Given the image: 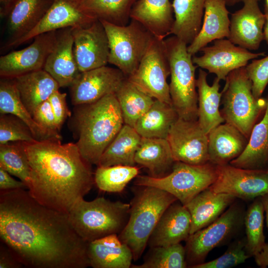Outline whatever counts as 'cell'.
Segmentation results:
<instances>
[{
    "mask_svg": "<svg viewBox=\"0 0 268 268\" xmlns=\"http://www.w3.org/2000/svg\"><path fill=\"white\" fill-rule=\"evenodd\" d=\"M0 237L27 268L90 267L88 243L76 233L68 214L40 203L25 189L0 191Z\"/></svg>",
    "mask_w": 268,
    "mask_h": 268,
    "instance_id": "cell-1",
    "label": "cell"
},
{
    "mask_svg": "<svg viewBox=\"0 0 268 268\" xmlns=\"http://www.w3.org/2000/svg\"><path fill=\"white\" fill-rule=\"evenodd\" d=\"M61 139L22 142L30 165L27 187L40 203L68 214L91 190L94 179L91 165L76 143Z\"/></svg>",
    "mask_w": 268,
    "mask_h": 268,
    "instance_id": "cell-2",
    "label": "cell"
},
{
    "mask_svg": "<svg viewBox=\"0 0 268 268\" xmlns=\"http://www.w3.org/2000/svg\"><path fill=\"white\" fill-rule=\"evenodd\" d=\"M73 125L75 143L83 157L98 165L100 158L124 125L115 93L94 102L75 106Z\"/></svg>",
    "mask_w": 268,
    "mask_h": 268,
    "instance_id": "cell-3",
    "label": "cell"
},
{
    "mask_svg": "<svg viewBox=\"0 0 268 268\" xmlns=\"http://www.w3.org/2000/svg\"><path fill=\"white\" fill-rule=\"evenodd\" d=\"M130 203V214L120 239L131 250L133 260L143 254L150 235L166 209L178 201L173 195L162 189L137 186Z\"/></svg>",
    "mask_w": 268,
    "mask_h": 268,
    "instance_id": "cell-4",
    "label": "cell"
},
{
    "mask_svg": "<svg viewBox=\"0 0 268 268\" xmlns=\"http://www.w3.org/2000/svg\"><path fill=\"white\" fill-rule=\"evenodd\" d=\"M130 203L111 201L104 197L91 201H77L68 213L76 233L89 243L105 236L119 234L129 219Z\"/></svg>",
    "mask_w": 268,
    "mask_h": 268,
    "instance_id": "cell-5",
    "label": "cell"
},
{
    "mask_svg": "<svg viewBox=\"0 0 268 268\" xmlns=\"http://www.w3.org/2000/svg\"><path fill=\"white\" fill-rule=\"evenodd\" d=\"M225 81L221 91L222 116L225 122L235 127L249 139L253 128L265 112L266 98L254 96L245 67L231 72Z\"/></svg>",
    "mask_w": 268,
    "mask_h": 268,
    "instance_id": "cell-6",
    "label": "cell"
},
{
    "mask_svg": "<svg viewBox=\"0 0 268 268\" xmlns=\"http://www.w3.org/2000/svg\"><path fill=\"white\" fill-rule=\"evenodd\" d=\"M164 43L168 59L172 105L179 118L198 120V92L196 69L188 45L175 36L167 37Z\"/></svg>",
    "mask_w": 268,
    "mask_h": 268,
    "instance_id": "cell-7",
    "label": "cell"
},
{
    "mask_svg": "<svg viewBox=\"0 0 268 268\" xmlns=\"http://www.w3.org/2000/svg\"><path fill=\"white\" fill-rule=\"evenodd\" d=\"M217 176V166L210 162L192 165L175 161L171 172L166 176L158 178L138 176L134 184L167 191L186 206L198 194L209 188Z\"/></svg>",
    "mask_w": 268,
    "mask_h": 268,
    "instance_id": "cell-8",
    "label": "cell"
},
{
    "mask_svg": "<svg viewBox=\"0 0 268 268\" xmlns=\"http://www.w3.org/2000/svg\"><path fill=\"white\" fill-rule=\"evenodd\" d=\"M100 21L108 39V63L115 66L128 77L136 70L155 38L133 19L124 26Z\"/></svg>",
    "mask_w": 268,
    "mask_h": 268,
    "instance_id": "cell-9",
    "label": "cell"
},
{
    "mask_svg": "<svg viewBox=\"0 0 268 268\" xmlns=\"http://www.w3.org/2000/svg\"><path fill=\"white\" fill-rule=\"evenodd\" d=\"M244 214L242 207L233 203L212 223L191 234L185 247L188 266L204 262L212 250L232 238L244 224Z\"/></svg>",
    "mask_w": 268,
    "mask_h": 268,
    "instance_id": "cell-10",
    "label": "cell"
},
{
    "mask_svg": "<svg viewBox=\"0 0 268 268\" xmlns=\"http://www.w3.org/2000/svg\"><path fill=\"white\" fill-rule=\"evenodd\" d=\"M170 74L164 40L154 38L136 70L127 78L154 99L172 105L167 81Z\"/></svg>",
    "mask_w": 268,
    "mask_h": 268,
    "instance_id": "cell-11",
    "label": "cell"
},
{
    "mask_svg": "<svg viewBox=\"0 0 268 268\" xmlns=\"http://www.w3.org/2000/svg\"><path fill=\"white\" fill-rule=\"evenodd\" d=\"M217 176L209 187L236 199L252 200L268 193V171L247 169L230 164L217 166Z\"/></svg>",
    "mask_w": 268,
    "mask_h": 268,
    "instance_id": "cell-12",
    "label": "cell"
},
{
    "mask_svg": "<svg viewBox=\"0 0 268 268\" xmlns=\"http://www.w3.org/2000/svg\"><path fill=\"white\" fill-rule=\"evenodd\" d=\"M167 139L175 161L192 165L209 162L208 134L198 120L179 117L172 126Z\"/></svg>",
    "mask_w": 268,
    "mask_h": 268,
    "instance_id": "cell-13",
    "label": "cell"
},
{
    "mask_svg": "<svg viewBox=\"0 0 268 268\" xmlns=\"http://www.w3.org/2000/svg\"><path fill=\"white\" fill-rule=\"evenodd\" d=\"M201 51V56H193L194 64L215 74L220 80H225L232 71L246 67L250 60L265 56L264 52L253 53L237 46L228 38L216 40Z\"/></svg>",
    "mask_w": 268,
    "mask_h": 268,
    "instance_id": "cell-14",
    "label": "cell"
},
{
    "mask_svg": "<svg viewBox=\"0 0 268 268\" xmlns=\"http://www.w3.org/2000/svg\"><path fill=\"white\" fill-rule=\"evenodd\" d=\"M56 33L57 30L39 34L28 47L0 56V77L14 78L43 69L54 46Z\"/></svg>",
    "mask_w": 268,
    "mask_h": 268,
    "instance_id": "cell-15",
    "label": "cell"
},
{
    "mask_svg": "<svg viewBox=\"0 0 268 268\" xmlns=\"http://www.w3.org/2000/svg\"><path fill=\"white\" fill-rule=\"evenodd\" d=\"M126 78L118 68L107 66L81 72L69 87L71 103L89 104L115 93Z\"/></svg>",
    "mask_w": 268,
    "mask_h": 268,
    "instance_id": "cell-16",
    "label": "cell"
},
{
    "mask_svg": "<svg viewBox=\"0 0 268 268\" xmlns=\"http://www.w3.org/2000/svg\"><path fill=\"white\" fill-rule=\"evenodd\" d=\"M72 35L73 53L80 72L107 66L109 42L100 20L86 26L72 27Z\"/></svg>",
    "mask_w": 268,
    "mask_h": 268,
    "instance_id": "cell-17",
    "label": "cell"
},
{
    "mask_svg": "<svg viewBox=\"0 0 268 268\" xmlns=\"http://www.w3.org/2000/svg\"><path fill=\"white\" fill-rule=\"evenodd\" d=\"M96 20L83 8L80 0H53L39 24L17 41L13 48L33 39L39 34L67 27L86 26Z\"/></svg>",
    "mask_w": 268,
    "mask_h": 268,
    "instance_id": "cell-18",
    "label": "cell"
},
{
    "mask_svg": "<svg viewBox=\"0 0 268 268\" xmlns=\"http://www.w3.org/2000/svg\"><path fill=\"white\" fill-rule=\"evenodd\" d=\"M243 7L231 14L228 39L249 51L259 49L264 40L266 21L259 0H242Z\"/></svg>",
    "mask_w": 268,
    "mask_h": 268,
    "instance_id": "cell-19",
    "label": "cell"
},
{
    "mask_svg": "<svg viewBox=\"0 0 268 268\" xmlns=\"http://www.w3.org/2000/svg\"><path fill=\"white\" fill-rule=\"evenodd\" d=\"M53 0H16L5 16L6 40L1 50L13 48L40 22Z\"/></svg>",
    "mask_w": 268,
    "mask_h": 268,
    "instance_id": "cell-20",
    "label": "cell"
},
{
    "mask_svg": "<svg viewBox=\"0 0 268 268\" xmlns=\"http://www.w3.org/2000/svg\"><path fill=\"white\" fill-rule=\"evenodd\" d=\"M43 69L57 82L60 87H69L80 72L73 53L72 27L57 30L54 46Z\"/></svg>",
    "mask_w": 268,
    "mask_h": 268,
    "instance_id": "cell-21",
    "label": "cell"
},
{
    "mask_svg": "<svg viewBox=\"0 0 268 268\" xmlns=\"http://www.w3.org/2000/svg\"><path fill=\"white\" fill-rule=\"evenodd\" d=\"M191 217L187 207L177 201L164 212L150 235L147 245L166 246L186 241L191 234Z\"/></svg>",
    "mask_w": 268,
    "mask_h": 268,
    "instance_id": "cell-22",
    "label": "cell"
},
{
    "mask_svg": "<svg viewBox=\"0 0 268 268\" xmlns=\"http://www.w3.org/2000/svg\"><path fill=\"white\" fill-rule=\"evenodd\" d=\"M173 13L170 0H137L130 17L141 24L155 38L164 40L171 34Z\"/></svg>",
    "mask_w": 268,
    "mask_h": 268,
    "instance_id": "cell-23",
    "label": "cell"
},
{
    "mask_svg": "<svg viewBox=\"0 0 268 268\" xmlns=\"http://www.w3.org/2000/svg\"><path fill=\"white\" fill-rule=\"evenodd\" d=\"M226 6L225 0H206L201 29L187 47L193 56L209 43L229 37L230 19Z\"/></svg>",
    "mask_w": 268,
    "mask_h": 268,
    "instance_id": "cell-24",
    "label": "cell"
},
{
    "mask_svg": "<svg viewBox=\"0 0 268 268\" xmlns=\"http://www.w3.org/2000/svg\"><path fill=\"white\" fill-rule=\"evenodd\" d=\"M248 139L234 126L224 122L208 133L209 162L215 165L229 164L245 150Z\"/></svg>",
    "mask_w": 268,
    "mask_h": 268,
    "instance_id": "cell-25",
    "label": "cell"
},
{
    "mask_svg": "<svg viewBox=\"0 0 268 268\" xmlns=\"http://www.w3.org/2000/svg\"><path fill=\"white\" fill-rule=\"evenodd\" d=\"M236 199L229 194L214 192L209 188L198 194L186 205L191 217V234L212 223Z\"/></svg>",
    "mask_w": 268,
    "mask_h": 268,
    "instance_id": "cell-26",
    "label": "cell"
},
{
    "mask_svg": "<svg viewBox=\"0 0 268 268\" xmlns=\"http://www.w3.org/2000/svg\"><path fill=\"white\" fill-rule=\"evenodd\" d=\"M88 256L93 268H129L133 260L131 250L116 234L89 242Z\"/></svg>",
    "mask_w": 268,
    "mask_h": 268,
    "instance_id": "cell-27",
    "label": "cell"
},
{
    "mask_svg": "<svg viewBox=\"0 0 268 268\" xmlns=\"http://www.w3.org/2000/svg\"><path fill=\"white\" fill-rule=\"evenodd\" d=\"M207 76V73L200 68L197 78L198 121L208 134L212 129L225 122L219 109L222 95L221 91H219L220 80L215 77L210 85Z\"/></svg>",
    "mask_w": 268,
    "mask_h": 268,
    "instance_id": "cell-28",
    "label": "cell"
},
{
    "mask_svg": "<svg viewBox=\"0 0 268 268\" xmlns=\"http://www.w3.org/2000/svg\"><path fill=\"white\" fill-rule=\"evenodd\" d=\"M262 119L253 128L242 153L229 164L244 169L268 171V94Z\"/></svg>",
    "mask_w": 268,
    "mask_h": 268,
    "instance_id": "cell-29",
    "label": "cell"
},
{
    "mask_svg": "<svg viewBox=\"0 0 268 268\" xmlns=\"http://www.w3.org/2000/svg\"><path fill=\"white\" fill-rule=\"evenodd\" d=\"M135 162L146 168L149 176L162 178L169 174L175 162L166 138L142 137Z\"/></svg>",
    "mask_w": 268,
    "mask_h": 268,
    "instance_id": "cell-30",
    "label": "cell"
},
{
    "mask_svg": "<svg viewBox=\"0 0 268 268\" xmlns=\"http://www.w3.org/2000/svg\"><path fill=\"white\" fill-rule=\"evenodd\" d=\"M13 79L20 99L32 116L40 104L60 88L57 82L43 69Z\"/></svg>",
    "mask_w": 268,
    "mask_h": 268,
    "instance_id": "cell-31",
    "label": "cell"
},
{
    "mask_svg": "<svg viewBox=\"0 0 268 268\" xmlns=\"http://www.w3.org/2000/svg\"><path fill=\"white\" fill-rule=\"evenodd\" d=\"M206 0H173L174 22L171 34L188 45L199 33Z\"/></svg>",
    "mask_w": 268,
    "mask_h": 268,
    "instance_id": "cell-32",
    "label": "cell"
},
{
    "mask_svg": "<svg viewBox=\"0 0 268 268\" xmlns=\"http://www.w3.org/2000/svg\"><path fill=\"white\" fill-rule=\"evenodd\" d=\"M141 139L134 127L124 124L102 154L97 166H135V155Z\"/></svg>",
    "mask_w": 268,
    "mask_h": 268,
    "instance_id": "cell-33",
    "label": "cell"
},
{
    "mask_svg": "<svg viewBox=\"0 0 268 268\" xmlns=\"http://www.w3.org/2000/svg\"><path fill=\"white\" fill-rule=\"evenodd\" d=\"M0 113L11 114L20 119L29 127L36 140L58 139L34 120L20 99L13 78L0 77Z\"/></svg>",
    "mask_w": 268,
    "mask_h": 268,
    "instance_id": "cell-34",
    "label": "cell"
},
{
    "mask_svg": "<svg viewBox=\"0 0 268 268\" xmlns=\"http://www.w3.org/2000/svg\"><path fill=\"white\" fill-rule=\"evenodd\" d=\"M178 118L171 104L154 99L134 128L142 137L167 139L172 126Z\"/></svg>",
    "mask_w": 268,
    "mask_h": 268,
    "instance_id": "cell-35",
    "label": "cell"
},
{
    "mask_svg": "<svg viewBox=\"0 0 268 268\" xmlns=\"http://www.w3.org/2000/svg\"><path fill=\"white\" fill-rule=\"evenodd\" d=\"M124 124L134 127L139 119L149 109L154 99L126 78L115 92Z\"/></svg>",
    "mask_w": 268,
    "mask_h": 268,
    "instance_id": "cell-36",
    "label": "cell"
},
{
    "mask_svg": "<svg viewBox=\"0 0 268 268\" xmlns=\"http://www.w3.org/2000/svg\"><path fill=\"white\" fill-rule=\"evenodd\" d=\"M137 0H80L83 8L100 21L119 26L128 24Z\"/></svg>",
    "mask_w": 268,
    "mask_h": 268,
    "instance_id": "cell-37",
    "label": "cell"
},
{
    "mask_svg": "<svg viewBox=\"0 0 268 268\" xmlns=\"http://www.w3.org/2000/svg\"><path fill=\"white\" fill-rule=\"evenodd\" d=\"M264 213L261 197L254 199L245 212L246 248L251 257L260 253L266 243L264 233Z\"/></svg>",
    "mask_w": 268,
    "mask_h": 268,
    "instance_id": "cell-38",
    "label": "cell"
},
{
    "mask_svg": "<svg viewBox=\"0 0 268 268\" xmlns=\"http://www.w3.org/2000/svg\"><path fill=\"white\" fill-rule=\"evenodd\" d=\"M138 173L139 168L135 166H97L94 175V184L102 191L120 193Z\"/></svg>",
    "mask_w": 268,
    "mask_h": 268,
    "instance_id": "cell-39",
    "label": "cell"
},
{
    "mask_svg": "<svg viewBox=\"0 0 268 268\" xmlns=\"http://www.w3.org/2000/svg\"><path fill=\"white\" fill-rule=\"evenodd\" d=\"M188 266L185 248L181 243L150 247L139 265L132 268H185Z\"/></svg>",
    "mask_w": 268,
    "mask_h": 268,
    "instance_id": "cell-40",
    "label": "cell"
},
{
    "mask_svg": "<svg viewBox=\"0 0 268 268\" xmlns=\"http://www.w3.org/2000/svg\"><path fill=\"white\" fill-rule=\"evenodd\" d=\"M0 168L19 178L27 189L30 168L22 141L0 144Z\"/></svg>",
    "mask_w": 268,
    "mask_h": 268,
    "instance_id": "cell-41",
    "label": "cell"
},
{
    "mask_svg": "<svg viewBox=\"0 0 268 268\" xmlns=\"http://www.w3.org/2000/svg\"><path fill=\"white\" fill-rule=\"evenodd\" d=\"M36 140L29 127L20 119L11 114H0V144Z\"/></svg>",
    "mask_w": 268,
    "mask_h": 268,
    "instance_id": "cell-42",
    "label": "cell"
},
{
    "mask_svg": "<svg viewBox=\"0 0 268 268\" xmlns=\"http://www.w3.org/2000/svg\"><path fill=\"white\" fill-rule=\"evenodd\" d=\"M250 257L246 248V239H242L232 243L220 257L192 268H230L245 263Z\"/></svg>",
    "mask_w": 268,
    "mask_h": 268,
    "instance_id": "cell-43",
    "label": "cell"
},
{
    "mask_svg": "<svg viewBox=\"0 0 268 268\" xmlns=\"http://www.w3.org/2000/svg\"><path fill=\"white\" fill-rule=\"evenodd\" d=\"M245 68L252 83L254 96L256 98L262 97L268 84V56L253 60Z\"/></svg>",
    "mask_w": 268,
    "mask_h": 268,
    "instance_id": "cell-44",
    "label": "cell"
},
{
    "mask_svg": "<svg viewBox=\"0 0 268 268\" xmlns=\"http://www.w3.org/2000/svg\"><path fill=\"white\" fill-rule=\"evenodd\" d=\"M36 123L57 138L61 139L60 131L49 99L40 104L32 114Z\"/></svg>",
    "mask_w": 268,
    "mask_h": 268,
    "instance_id": "cell-45",
    "label": "cell"
},
{
    "mask_svg": "<svg viewBox=\"0 0 268 268\" xmlns=\"http://www.w3.org/2000/svg\"><path fill=\"white\" fill-rule=\"evenodd\" d=\"M67 94L61 93L59 90L54 92L49 98L56 121L59 131L65 120L71 116L66 101Z\"/></svg>",
    "mask_w": 268,
    "mask_h": 268,
    "instance_id": "cell-46",
    "label": "cell"
},
{
    "mask_svg": "<svg viewBox=\"0 0 268 268\" xmlns=\"http://www.w3.org/2000/svg\"><path fill=\"white\" fill-rule=\"evenodd\" d=\"M23 266L3 244L0 247V268H19Z\"/></svg>",
    "mask_w": 268,
    "mask_h": 268,
    "instance_id": "cell-47",
    "label": "cell"
},
{
    "mask_svg": "<svg viewBox=\"0 0 268 268\" xmlns=\"http://www.w3.org/2000/svg\"><path fill=\"white\" fill-rule=\"evenodd\" d=\"M27 188L26 185L21 180L13 178L10 174L0 168V190L6 191L18 189Z\"/></svg>",
    "mask_w": 268,
    "mask_h": 268,
    "instance_id": "cell-48",
    "label": "cell"
},
{
    "mask_svg": "<svg viewBox=\"0 0 268 268\" xmlns=\"http://www.w3.org/2000/svg\"><path fill=\"white\" fill-rule=\"evenodd\" d=\"M254 257L258 266L262 268L268 267V243H266L262 251Z\"/></svg>",
    "mask_w": 268,
    "mask_h": 268,
    "instance_id": "cell-49",
    "label": "cell"
},
{
    "mask_svg": "<svg viewBox=\"0 0 268 268\" xmlns=\"http://www.w3.org/2000/svg\"><path fill=\"white\" fill-rule=\"evenodd\" d=\"M16 0H0V15L5 18Z\"/></svg>",
    "mask_w": 268,
    "mask_h": 268,
    "instance_id": "cell-50",
    "label": "cell"
},
{
    "mask_svg": "<svg viewBox=\"0 0 268 268\" xmlns=\"http://www.w3.org/2000/svg\"><path fill=\"white\" fill-rule=\"evenodd\" d=\"M264 14L266 18L264 29V40L268 45V8L266 6H265Z\"/></svg>",
    "mask_w": 268,
    "mask_h": 268,
    "instance_id": "cell-51",
    "label": "cell"
},
{
    "mask_svg": "<svg viewBox=\"0 0 268 268\" xmlns=\"http://www.w3.org/2000/svg\"><path fill=\"white\" fill-rule=\"evenodd\" d=\"M266 213L267 225L268 229V193L261 197Z\"/></svg>",
    "mask_w": 268,
    "mask_h": 268,
    "instance_id": "cell-52",
    "label": "cell"
},
{
    "mask_svg": "<svg viewBox=\"0 0 268 268\" xmlns=\"http://www.w3.org/2000/svg\"><path fill=\"white\" fill-rule=\"evenodd\" d=\"M227 5L233 6L236 3L242 1V0H225Z\"/></svg>",
    "mask_w": 268,
    "mask_h": 268,
    "instance_id": "cell-53",
    "label": "cell"
},
{
    "mask_svg": "<svg viewBox=\"0 0 268 268\" xmlns=\"http://www.w3.org/2000/svg\"><path fill=\"white\" fill-rule=\"evenodd\" d=\"M265 6L268 8V0H266Z\"/></svg>",
    "mask_w": 268,
    "mask_h": 268,
    "instance_id": "cell-54",
    "label": "cell"
},
{
    "mask_svg": "<svg viewBox=\"0 0 268 268\" xmlns=\"http://www.w3.org/2000/svg\"><path fill=\"white\" fill-rule=\"evenodd\" d=\"M260 0H259V1H260Z\"/></svg>",
    "mask_w": 268,
    "mask_h": 268,
    "instance_id": "cell-55",
    "label": "cell"
}]
</instances>
